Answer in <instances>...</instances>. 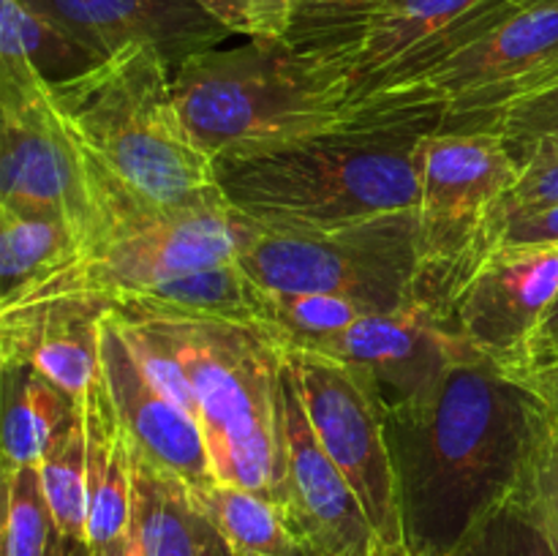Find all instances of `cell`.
Segmentation results:
<instances>
[{"instance_id":"cell-21","label":"cell","mask_w":558,"mask_h":556,"mask_svg":"<svg viewBox=\"0 0 558 556\" xmlns=\"http://www.w3.org/2000/svg\"><path fill=\"white\" fill-rule=\"evenodd\" d=\"M109 305L114 314L234 322V325L259 327L272 336L270 292L262 289L238 259L120 294Z\"/></svg>"},{"instance_id":"cell-7","label":"cell","mask_w":558,"mask_h":556,"mask_svg":"<svg viewBox=\"0 0 558 556\" xmlns=\"http://www.w3.org/2000/svg\"><path fill=\"white\" fill-rule=\"evenodd\" d=\"M518 172L499 131L439 129L425 136L420 153L414 309L445 325L456 294L496 249L501 202L515 185Z\"/></svg>"},{"instance_id":"cell-15","label":"cell","mask_w":558,"mask_h":556,"mask_svg":"<svg viewBox=\"0 0 558 556\" xmlns=\"http://www.w3.org/2000/svg\"><path fill=\"white\" fill-rule=\"evenodd\" d=\"M25 9L63 27L98 58L129 47H153L169 69L216 49L232 33L196 0H20Z\"/></svg>"},{"instance_id":"cell-16","label":"cell","mask_w":558,"mask_h":556,"mask_svg":"<svg viewBox=\"0 0 558 556\" xmlns=\"http://www.w3.org/2000/svg\"><path fill=\"white\" fill-rule=\"evenodd\" d=\"M303 349L347 360L368 371L385 403L407 401L439 382L456 360L480 358L456 333L423 311L368 314L347 330L319 338Z\"/></svg>"},{"instance_id":"cell-37","label":"cell","mask_w":558,"mask_h":556,"mask_svg":"<svg viewBox=\"0 0 558 556\" xmlns=\"http://www.w3.org/2000/svg\"><path fill=\"white\" fill-rule=\"evenodd\" d=\"M63 556H96V554H93V548H90V543H87V540H76V543L65 545Z\"/></svg>"},{"instance_id":"cell-40","label":"cell","mask_w":558,"mask_h":556,"mask_svg":"<svg viewBox=\"0 0 558 556\" xmlns=\"http://www.w3.org/2000/svg\"><path fill=\"white\" fill-rule=\"evenodd\" d=\"M529 3H539V0H526V3H523V5H529Z\"/></svg>"},{"instance_id":"cell-41","label":"cell","mask_w":558,"mask_h":556,"mask_svg":"<svg viewBox=\"0 0 558 556\" xmlns=\"http://www.w3.org/2000/svg\"><path fill=\"white\" fill-rule=\"evenodd\" d=\"M556 450H558V428H556Z\"/></svg>"},{"instance_id":"cell-17","label":"cell","mask_w":558,"mask_h":556,"mask_svg":"<svg viewBox=\"0 0 558 556\" xmlns=\"http://www.w3.org/2000/svg\"><path fill=\"white\" fill-rule=\"evenodd\" d=\"M101 379L142 456L178 474L189 488L216 480L199 423L142 371L114 311L101 322Z\"/></svg>"},{"instance_id":"cell-4","label":"cell","mask_w":558,"mask_h":556,"mask_svg":"<svg viewBox=\"0 0 558 556\" xmlns=\"http://www.w3.org/2000/svg\"><path fill=\"white\" fill-rule=\"evenodd\" d=\"M191 140L213 164L278 150L354 120L349 82L289 38L207 49L172 71Z\"/></svg>"},{"instance_id":"cell-6","label":"cell","mask_w":558,"mask_h":556,"mask_svg":"<svg viewBox=\"0 0 558 556\" xmlns=\"http://www.w3.org/2000/svg\"><path fill=\"white\" fill-rule=\"evenodd\" d=\"M518 0H343L294 9L289 41L349 82L352 109L409 85L518 9Z\"/></svg>"},{"instance_id":"cell-24","label":"cell","mask_w":558,"mask_h":556,"mask_svg":"<svg viewBox=\"0 0 558 556\" xmlns=\"http://www.w3.org/2000/svg\"><path fill=\"white\" fill-rule=\"evenodd\" d=\"M232 556H303L305 545L298 543L276 501L259 491L210 480L191 488Z\"/></svg>"},{"instance_id":"cell-36","label":"cell","mask_w":558,"mask_h":556,"mask_svg":"<svg viewBox=\"0 0 558 556\" xmlns=\"http://www.w3.org/2000/svg\"><path fill=\"white\" fill-rule=\"evenodd\" d=\"M93 554L96 556H136V551H134V543H131V534H123L120 540H114V543L93 551Z\"/></svg>"},{"instance_id":"cell-28","label":"cell","mask_w":558,"mask_h":556,"mask_svg":"<svg viewBox=\"0 0 558 556\" xmlns=\"http://www.w3.org/2000/svg\"><path fill=\"white\" fill-rule=\"evenodd\" d=\"M270 300L272 338L283 349H303L374 314L368 305L352 298H341V294L270 292Z\"/></svg>"},{"instance_id":"cell-33","label":"cell","mask_w":558,"mask_h":556,"mask_svg":"<svg viewBox=\"0 0 558 556\" xmlns=\"http://www.w3.org/2000/svg\"><path fill=\"white\" fill-rule=\"evenodd\" d=\"M534 499H537L539 516H543L545 529H548L554 548L558 554V450L556 434L548 445L545 456L539 458L537 472H534Z\"/></svg>"},{"instance_id":"cell-14","label":"cell","mask_w":558,"mask_h":556,"mask_svg":"<svg viewBox=\"0 0 558 556\" xmlns=\"http://www.w3.org/2000/svg\"><path fill=\"white\" fill-rule=\"evenodd\" d=\"M558 298V245H496L447 311V330L505 371L529 347Z\"/></svg>"},{"instance_id":"cell-3","label":"cell","mask_w":558,"mask_h":556,"mask_svg":"<svg viewBox=\"0 0 558 556\" xmlns=\"http://www.w3.org/2000/svg\"><path fill=\"white\" fill-rule=\"evenodd\" d=\"M125 227L223 202L216 164L196 147L172 93V69L153 47H129L87 74L49 87Z\"/></svg>"},{"instance_id":"cell-38","label":"cell","mask_w":558,"mask_h":556,"mask_svg":"<svg viewBox=\"0 0 558 556\" xmlns=\"http://www.w3.org/2000/svg\"><path fill=\"white\" fill-rule=\"evenodd\" d=\"M401 554H403V548H401V551H387V548H385L379 556H401ZM303 556H319V554H316V551H311V548H305Z\"/></svg>"},{"instance_id":"cell-26","label":"cell","mask_w":558,"mask_h":556,"mask_svg":"<svg viewBox=\"0 0 558 556\" xmlns=\"http://www.w3.org/2000/svg\"><path fill=\"white\" fill-rule=\"evenodd\" d=\"M44 496H47L60 534L69 543L87 540V478H85V425L82 403L74 423L52 442L38 461Z\"/></svg>"},{"instance_id":"cell-32","label":"cell","mask_w":558,"mask_h":556,"mask_svg":"<svg viewBox=\"0 0 558 556\" xmlns=\"http://www.w3.org/2000/svg\"><path fill=\"white\" fill-rule=\"evenodd\" d=\"M494 131L505 136L507 145L558 136V82L507 109L496 120Z\"/></svg>"},{"instance_id":"cell-23","label":"cell","mask_w":558,"mask_h":556,"mask_svg":"<svg viewBox=\"0 0 558 556\" xmlns=\"http://www.w3.org/2000/svg\"><path fill=\"white\" fill-rule=\"evenodd\" d=\"M80 414V401L31 363L3 365V472L38 467Z\"/></svg>"},{"instance_id":"cell-8","label":"cell","mask_w":558,"mask_h":556,"mask_svg":"<svg viewBox=\"0 0 558 556\" xmlns=\"http://www.w3.org/2000/svg\"><path fill=\"white\" fill-rule=\"evenodd\" d=\"M238 262L267 292L341 294L374 314L414 309L417 210L387 213L338 229L262 227L238 213Z\"/></svg>"},{"instance_id":"cell-13","label":"cell","mask_w":558,"mask_h":556,"mask_svg":"<svg viewBox=\"0 0 558 556\" xmlns=\"http://www.w3.org/2000/svg\"><path fill=\"white\" fill-rule=\"evenodd\" d=\"M270 496L298 543L319 556H379L385 551L363 501L322 447L289 363H283L278 387V452Z\"/></svg>"},{"instance_id":"cell-10","label":"cell","mask_w":558,"mask_h":556,"mask_svg":"<svg viewBox=\"0 0 558 556\" xmlns=\"http://www.w3.org/2000/svg\"><path fill=\"white\" fill-rule=\"evenodd\" d=\"M0 207L69 223L85 256L120 232V218L49 87L0 85Z\"/></svg>"},{"instance_id":"cell-5","label":"cell","mask_w":558,"mask_h":556,"mask_svg":"<svg viewBox=\"0 0 558 556\" xmlns=\"http://www.w3.org/2000/svg\"><path fill=\"white\" fill-rule=\"evenodd\" d=\"M123 316L150 322L189 374L213 478L270 496L278 452V387L287 363L281 343L259 327L234 322Z\"/></svg>"},{"instance_id":"cell-42","label":"cell","mask_w":558,"mask_h":556,"mask_svg":"<svg viewBox=\"0 0 558 556\" xmlns=\"http://www.w3.org/2000/svg\"><path fill=\"white\" fill-rule=\"evenodd\" d=\"M518 3H521V5H523V3H526V0H518Z\"/></svg>"},{"instance_id":"cell-2","label":"cell","mask_w":558,"mask_h":556,"mask_svg":"<svg viewBox=\"0 0 558 556\" xmlns=\"http://www.w3.org/2000/svg\"><path fill=\"white\" fill-rule=\"evenodd\" d=\"M441 129L434 109L360 112L347 125L278 150L216 161L223 196L262 227L338 229L417 210L420 153Z\"/></svg>"},{"instance_id":"cell-34","label":"cell","mask_w":558,"mask_h":556,"mask_svg":"<svg viewBox=\"0 0 558 556\" xmlns=\"http://www.w3.org/2000/svg\"><path fill=\"white\" fill-rule=\"evenodd\" d=\"M510 374L537 398L550 423L558 428V360L548 365H523V368L510 371Z\"/></svg>"},{"instance_id":"cell-30","label":"cell","mask_w":558,"mask_h":556,"mask_svg":"<svg viewBox=\"0 0 558 556\" xmlns=\"http://www.w3.org/2000/svg\"><path fill=\"white\" fill-rule=\"evenodd\" d=\"M507 147L521 172L510 194L501 202L499 229L510 218L558 207V136H543V140Z\"/></svg>"},{"instance_id":"cell-1","label":"cell","mask_w":558,"mask_h":556,"mask_svg":"<svg viewBox=\"0 0 558 556\" xmlns=\"http://www.w3.org/2000/svg\"><path fill=\"white\" fill-rule=\"evenodd\" d=\"M385 428L409 556L458 548L532 485L556 434L537 398L483 358L456 360L425 392L385 403Z\"/></svg>"},{"instance_id":"cell-29","label":"cell","mask_w":558,"mask_h":556,"mask_svg":"<svg viewBox=\"0 0 558 556\" xmlns=\"http://www.w3.org/2000/svg\"><path fill=\"white\" fill-rule=\"evenodd\" d=\"M14 9L16 27H20L22 47H25L27 60L33 63L36 74L47 82V87H60L76 76L87 74L96 65L104 63L93 49L76 41L74 36L58 27L54 22L44 20L36 11L25 9L20 0H9Z\"/></svg>"},{"instance_id":"cell-35","label":"cell","mask_w":558,"mask_h":556,"mask_svg":"<svg viewBox=\"0 0 558 556\" xmlns=\"http://www.w3.org/2000/svg\"><path fill=\"white\" fill-rule=\"evenodd\" d=\"M556 360H558V298L554 309H550V314L545 316L537 336H534L532 347H529L526 365H548V363H556Z\"/></svg>"},{"instance_id":"cell-12","label":"cell","mask_w":558,"mask_h":556,"mask_svg":"<svg viewBox=\"0 0 558 556\" xmlns=\"http://www.w3.org/2000/svg\"><path fill=\"white\" fill-rule=\"evenodd\" d=\"M238 243V213L227 200L161 213L125 227L31 300L101 294L112 303L120 294L234 262Z\"/></svg>"},{"instance_id":"cell-39","label":"cell","mask_w":558,"mask_h":556,"mask_svg":"<svg viewBox=\"0 0 558 556\" xmlns=\"http://www.w3.org/2000/svg\"><path fill=\"white\" fill-rule=\"evenodd\" d=\"M316 3H343V0H298V5H316ZM294 5V9H298Z\"/></svg>"},{"instance_id":"cell-31","label":"cell","mask_w":558,"mask_h":556,"mask_svg":"<svg viewBox=\"0 0 558 556\" xmlns=\"http://www.w3.org/2000/svg\"><path fill=\"white\" fill-rule=\"evenodd\" d=\"M229 33L245 38H287L298 0H196Z\"/></svg>"},{"instance_id":"cell-22","label":"cell","mask_w":558,"mask_h":556,"mask_svg":"<svg viewBox=\"0 0 558 556\" xmlns=\"http://www.w3.org/2000/svg\"><path fill=\"white\" fill-rule=\"evenodd\" d=\"M82 259L85 249L65 221L0 207V311L36 298Z\"/></svg>"},{"instance_id":"cell-27","label":"cell","mask_w":558,"mask_h":556,"mask_svg":"<svg viewBox=\"0 0 558 556\" xmlns=\"http://www.w3.org/2000/svg\"><path fill=\"white\" fill-rule=\"evenodd\" d=\"M401 556H409L403 551ZM447 556H558L534 499V480L526 491L496 507Z\"/></svg>"},{"instance_id":"cell-18","label":"cell","mask_w":558,"mask_h":556,"mask_svg":"<svg viewBox=\"0 0 558 556\" xmlns=\"http://www.w3.org/2000/svg\"><path fill=\"white\" fill-rule=\"evenodd\" d=\"M112 311L101 294H54L0 311V365L31 363L82 401L101 376V322Z\"/></svg>"},{"instance_id":"cell-25","label":"cell","mask_w":558,"mask_h":556,"mask_svg":"<svg viewBox=\"0 0 558 556\" xmlns=\"http://www.w3.org/2000/svg\"><path fill=\"white\" fill-rule=\"evenodd\" d=\"M5 518L3 556H63L69 540L60 534L36 467L3 472Z\"/></svg>"},{"instance_id":"cell-19","label":"cell","mask_w":558,"mask_h":556,"mask_svg":"<svg viewBox=\"0 0 558 556\" xmlns=\"http://www.w3.org/2000/svg\"><path fill=\"white\" fill-rule=\"evenodd\" d=\"M87 478V543L93 551L129 534L134 439L98 376L82 396Z\"/></svg>"},{"instance_id":"cell-9","label":"cell","mask_w":558,"mask_h":556,"mask_svg":"<svg viewBox=\"0 0 558 556\" xmlns=\"http://www.w3.org/2000/svg\"><path fill=\"white\" fill-rule=\"evenodd\" d=\"M558 82V0L518 5L510 16L423 76L368 98L352 112L434 109L445 131H494L523 98Z\"/></svg>"},{"instance_id":"cell-20","label":"cell","mask_w":558,"mask_h":556,"mask_svg":"<svg viewBox=\"0 0 558 556\" xmlns=\"http://www.w3.org/2000/svg\"><path fill=\"white\" fill-rule=\"evenodd\" d=\"M129 534L136 556H232L189 485L136 447Z\"/></svg>"},{"instance_id":"cell-11","label":"cell","mask_w":558,"mask_h":556,"mask_svg":"<svg viewBox=\"0 0 558 556\" xmlns=\"http://www.w3.org/2000/svg\"><path fill=\"white\" fill-rule=\"evenodd\" d=\"M305 412L327 456L363 501L381 548L401 551V512H398L396 469L385 428V396L368 371L347 360L314 352L283 349Z\"/></svg>"}]
</instances>
